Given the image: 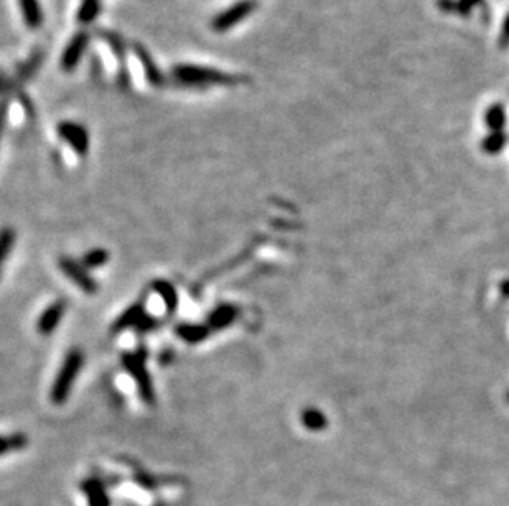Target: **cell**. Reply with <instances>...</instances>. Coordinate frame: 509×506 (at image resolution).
I'll use <instances>...</instances> for the list:
<instances>
[{
  "mask_svg": "<svg viewBox=\"0 0 509 506\" xmlns=\"http://www.w3.org/2000/svg\"><path fill=\"white\" fill-rule=\"evenodd\" d=\"M239 311L234 306H219L218 309L213 311V314L210 316V326L213 329H224L231 324L234 319L237 317Z\"/></svg>",
  "mask_w": 509,
  "mask_h": 506,
  "instance_id": "obj_13",
  "label": "cell"
},
{
  "mask_svg": "<svg viewBox=\"0 0 509 506\" xmlns=\"http://www.w3.org/2000/svg\"><path fill=\"white\" fill-rule=\"evenodd\" d=\"M42 61H43V51H42V50L35 51L33 55L30 56V60L26 61V63H24V64L20 66L19 71H17V78H15V81H13L12 84L8 82L7 89H8V87H12L13 91H17V89H19L20 84H24V82L26 81V79H30V78L33 76L35 71H37V69L40 68V64H42Z\"/></svg>",
  "mask_w": 509,
  "mask_h": 506,
  "instance_id": "obj_11",
  "label": "cell"
},
{
  "mask_svg": "<svg viewBox=\"0 0 509 506\" xmlns=\"http://www.w3.org/2000/svg\"><path fill=\"white\" fill-rule=\"evenodd\" d=\"M13 242H15V232H13V229L6 227L0 230V265L7 259L8 252L12 250Z\"/></svg>",
  "mask_w": 509,
  "mask_h": 506,
  "instance_id": "obj_23",
  "label": "cell"
},
{
  "mask_svg": "<svg viewBox=\"0 0 509 506\" xmlns=\"http://www.w3.org/2000/svg\"><path fill=\"white\" fill-rule=\"evenodd\" d=\"M256 8H258V2H256V0H241V2L226 8L224 12L218 13V15L215 17L211 26L219 33L228 32V30L233 28L234 25L241 24L246 17H249Z\"/></svg>",
  "mask_w": 509,
  "mask_h": 506,
  "instance_id": "obj_4",
  "label": "cell"
},
{
  "mask_svg": "<svg viewBox=\"0 0 509 506\" xmlns=\"http://www.w3.org/2000/svg\"><path fill=\"white\" fill-rule=\"evenodd\" d=\"M66 311V303L65 301H56V303H53L48 306V308L43 311V314L40 316L38 319V324H37V329L42 335H50L53 331L58 327V324L61 321V317H63Z\"/></svg>",
  "mask_w": 509,
  "mask_h": 506,
  "instance_id": "obj_9",
  "label": "cell"
},
{
  "mask_svg": "<svg viewBox=\"0 0 509 506\" xmlns=\"http://www.w3.org/2000/svg\"><path fill=\"white\" fill-rule=\"evenodd\" d=\"M99 10H101L99 0H83L81 7H79V12H78V20L84 25L91 24V21L97 17Z\"/></svg>",
  "mask_w": 509,
  "mask_h": 506,
  "instance_id": "obj_19",
  "label": "cell"
},
{
  "mask_svg": "<svg viewBox=\"0 0 509 506\" xmlns=\"http://www.w3.org/2000/svg\"><path fill=\"white\" fill-rule=\"evenodd\" d=\"M87 43H90V33L79 32L72 38V42L68 43L66 50L63 51V56H61V68L65 71H73L81 61V58L86 51Z\"/></svg>",
  "mask_w": 509,
  "mask_h": 506,
  "instance_id": "obj_7",
  "label": "cell"
},
{
  "mask_svg": "<svg viewBox=\"0 0 509 506\" xmlns=\"http://www.w3.org/2000/svg\"><path fill=\"white\" fill-rule=\"evenodd\" d=\"M499 290H501V295L504 297H509V279H506V281L501 283V286H499Z\"/></svg>",
  "mask_w": 509,
  "mask_h": 506,
  "instance_id": "obj_29",
  "label": "cell"
},
{
  "mask_svg": "<svg viewBox=\"0 0 509 506\" xmlns=\"http://www.w3.org/2000/svg\"><path fill=\"white\" fill-rule=\"evenodd\" d=\"M504 143H506V137L503 135L501 132H494L493 135L486 137V140L483 141V150L486 153H499L503 150Z\"/></svg>",
  "mask_w": 509,
  "mask_h": 506,
  "instance_id": "obj_24",
  "label": "cell"
},
{
  "mask_svg": "<svg viewBox=\"0 0 509 506\" xmlns=\"http://www.w3.org/2000/svg\"><path fill=\"white\" fill-rule=\"evenodd\" d=\"M153 290L162 296V299L165 301L167 311L170 314L175 313L176 306H178V296H176L175 288L170 285V283L163 281V279H158V281L153 283Z\"/></svg>",
  "mask_w": 509,
  "mask_h": 506,
  "instance_id": "obj_15",
  "label": "cell"
},
{
  "mask_svg": "<svg viewBox=\"0 0 509 506\" xmlns=\"http://www.w3.org/2000/svg\"><path fill=\"white\" fill-rule=\"evenodd\" d=\"M86 495L90 496V506H108L109 505L108 496H106L99 483L87 482Z\"/></svg>",
  "mask_w": 509,
  "mask_h": 506,
  "instance_id": "obj_21",
  "label": "cell"
},
{
  "mask_svg": "<svg viewBox=\"0 0 509 506\" xmlns=\"http://www.w3.org/2000/svg\"><path fill=\"white\" fill-rule=\"evenodd\" d=\"M117 84H119V87L124 89V91L131 87V74L127 73L126 68H122L121 71H119V74H117Z\"/></svg>",
  "mask_w": 509,
  "mask_h": 506,
  "instance_id": "obj_26",
  "label": "cell"
},
{
  "mask_svg": "<svg viewBox=\"0 0 509 506\" xmlns=\"http://www.w3.org/2000/svg\"><path fill=\"white\" fill-rule=\"evenodd\" d=\"M142 317H144L142 308H140L139 304L132 306V308L127 309L126 313L117 319L116 324L112 326V332H121L131 326H137V324L142 321Z\"/></svg>",
  "mask_w": 509,
  "mask_h": 506,
  "instance_id": "obj_14",
  "label": "cell"
},
{
  "mask_svg": "<svg viewBox=\"0 0 509 506\" xmlns=\"http://www.w3.org/2000/svg\"><path fill=\"white\" fill-rule=\"evenodd\" d=\"M8 112V99L0 101V135H2L3 125H6V119Z\"/></svg>",
  "mask_w": 509,
  "mask_h": 506,
  "instance_id": "obj_27",
  "label": "cell"
},
{
  "mask_svg": "<svg viewBox=\"0 0 509 506\" xmlns=\"http://www.w3.org/2000/svg\"><path fill=\"white\" fill-rule=\"evenodd\" d=\"M15 92H17V99H19V101H20V104L24 105V109H25L26 115H28V117H33V115H35V112H33V105H32V102H30L28 96H26L24 91H20V89H17Z\"/></svg>",
  "mask_w": 509,
  "mask_h": 506,
  "instance_id": "obj_25",
  "label": "cell"
},
{
  "mask_svg": "<svg viewBox=\"0 0 509 506\" xmlns=\"http://www.w3.org/2000/svg\"><path fill=\"white\" fill-rule=\"evenodd\" d=\"M109 253L103 250V248H96V250H91L86 253L83 259V266L84 268H99L104 263H108Z\"/></svg>",
  "mask_w": 509,
  "mask_h": 506,
  "instance_id": "obj_20",
  "label": "cell"
},
{
  "mask_svg": "<svg viewBox=\"0 0 509 506\" xmlns=\"http://www.w3.org/2000/svg\"><path fill=\"white\" fill-rule=\"evenodd\" d=\"M176 334H178L181 339H185L187 342H200L205 339V337L210 334V329L205 326H200V324H183L176 329Z\"/></svg>",
  "mask_w": 509,
  "mask_h": 506,
  "instance_id": "obj_16",
  "label": "cell"
},
{
  "mask_svg": "<svg viewBox=\"0 0 509 506\" xmlns=\"http://www.w3.org/2000/svg\"><path fill=\"white\" fill-rule=\"evenodd\" d=\"M124 365H126L127 370L134 375V378L139 385L140 396L144 398L145 403L152 405L155 399V393L152 388V381H150V376L145 370V354L140 350L137 354H131L124 357Z\"/></svg>",
  "mask_w": 509,
  "mask_h": 506,
  "instance_id": "obj_3",
  "label": "cell"
},
{
  "mask_svg": "<svg viewBox=\"0 0 509 506\" xmlns=\"http://www.w3.org/2000/svg\"><path fill=\"white\" fill-rule=\"evenodd\" d=\"M8 86V79H7V74L3 73V69H0V94H2L3 91H6Z\"/></svg>",
  "mask_w": 509,
  "mask_h": 506,
  "instance_id": "obj_28",
  "label": "cell"
},
{
  "mask_svg": "<svg viewBox=\"0 0 509 506\" xmlns=\"http://www.w3.org/2000/svg\"><path fill=\"white\" fill-rule=\"evenodd\" d=\"M26 446V437L24 434H12V436H0V455H6L12 451H19Z\"/></svg>",
  "mask_w": 509,
  "mask_h": 506,
  "instance_id": "obj_18",
  "label": "cell"
},
{
  "mask_svg": "<svg viewBox=\"0 0 509 506\" xmlns=\"http://www.w3.org/2000/svg\"><path fill=\"white\" fill-rule=\"evenodd\" d=\"M97 37L103 38L104 42L109 44V48L112 50L114 55H116V60H119V63H121L124 68V61H126V55H127V46H126V43H124L121 35H117L116 32H110V30H97Z\"/></svg>",
  "mask_w": 509,
  "mask_h": 506,
  "instance_id": "obj_12",
  "label": "cell"
},
{
  "mask_svg": "<svg viewBox=\"0 0 509 506\" xmlns=\"http://www.w3.org/2000/svg\"><path fill=\"white\" fill-rule=\"evenodd\" d=\"M60 268H61V272H63L68 278H72L83 291L90 293V295L96 293L97 286H96L94 279H92L90 274L86 273V268H84V266H79L76 261H73L69 259H61Z\"/></svg>",
  "mask_w": 509,
  "mask_h": 506,
  "instance_id": "obj_8",
  "label": "cell"
},
{
  "mask_svg": "<svg viewBox=\"0 0 509 506\" xmlns=\"http://www.w3.org/2000/svg\"><path fill=\"white\" fill-rule=\"evenodd\" d=\"M132 50H134L135 56L139 58L140 64H142V68H144L145 78H147L150 86H153V87L165 86V76H163L160 68H158L157 63L153 61L152 55L147 51V48H145L144 44L135 42V43H132Z\"/></svg>",
  "mask_w": 509,
  "mask_h": 506,
  "instance_id": "obj_6",
  "label": "cell"
},
{
  "mask_svg": "<svg viewBox=\"0 0 509 506\" xmlns=\"http://www.w3.org/2000/svg\"><path fill=\"white\" fill-rule=\"evenodd\" d=\"M508 401H509V394H508Z\"/></svg>",
  "mask_w": 509,
  "mask_h": 506,
  "instance_id": "obj_31",
  "label": "cell"
},
{
  "mask_svg": "<svg viewBox=\"0 0 509 506\" xmlns=\"http://www.w3.org/2000/svg\"><path fill=\"white\" fill-rule=\"evenodd\" d=\"M501 42L503 43H508L509 42V19L506 20V24H504V32H503Z\"/></svg>",
  "mask_w": 509,
  "mask_h": 506,
  "instance_id": "obj_30",
  "label": "cell"
},
{
  "mask_svg": "<svg viewBox=\"0 0 509 506\" xmlns=\"http://www.w3.org/2000/svg\"><path fill=\"white\" fill-rule=\"evenodd\" d=\"M58 133L66 143L76 152L79 157H84L90 148V135L83 125L74 122H61L58 125Z\"/></svg>",
  "mask_w": 509,
  "mask_h": 506,
  "instance_id": "obj_5",
  "label": "cell"
},
{
  "mask_svg": "<svg viewBox=\"0 0 509 506\" xmlns=\"http://www.w3.org/2000/svg\"><path fill=\"white\" fill-rule=\"evenodd\" d=\"M19 6L22 15H24V21L28 28L37 30L43 25V12L38 0H19Z\"/></svg>",
  "mask_w": 509,
  "mask_h": 506,
  "instance_id": "obj_10",
  "label": "cell"
},
{
  "mask_svg": "<svg viewBox=\"0 0 509 506\" xmlns=\"http://www.w3.org/2000/svg\"><path fill=\"white\" fill-rule=\"evenodd\" d=\"M83 363H84V355L81 350L74 349L66 355L63 365H61L58 375H56L55 378V383H53L50 393L51 403H55V405H63L66 399H68L69 392H72L73 383L74 380H76L79 370H81Z\"/></svg>",
  "mask_w": 509,
  "mask_h": 506,
  "instance_id": "obj_2",
  "label": "cell"
},
{
  "mask_svg": "<svg viewBox=\"0 0 509 506\" xmlns=\"http://www.w3.org/2000/svg\"><path fill=\"white\" fill-rule=\"evenodd\" d=\"M174 76L185 86H237L239 79L233 74L223 73L215 68L198 64H176L174 68Z\"/></svg>",
  "mask_w": 509,
  "mask_h": 506,
  "instance_id": "obj_1",
  "label": "cell"
},
{
  "mask_svg": "<svg viewBox=\"0 0 509 506\" xmlns=\"http://www.w3.org/2000/svg\"><path fill=\"white\" fill-rule=\"evenodd\" d=\"M302 423L310 430H322L326 428V418L320 410L315 408H307L302 412Z\"/></svg>",
  "mask_w": 509,
  "mask_h": 506,
  "instance_id": "obj_17",
  "label": "cell"
},
{
  "mask_svg": "<svg viewBox=\"0 0 509 506\" xmlns=\"http://www.w3.org/2000/svg\"><path fill=\"white\" fill-rule=\"evenodd\" d=\"M506 121V114H504L503 105H493L490 110H486V123L493 128L494 132H499Z\"/></svg>",
  "mask_w": 509,
  "mask_h": 506,
  "instance_id": "obj_22",
  "label": "cell"
}]
</instances>
